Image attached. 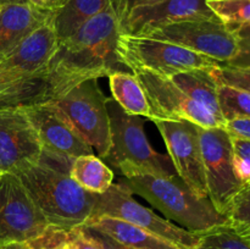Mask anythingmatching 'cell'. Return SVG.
Here are the masks:
<instances>
[{
	"label": "cell",
	"instance_id": "obj_1",
	"mask_svg": "<svg viewBox=\"0 0 250 249\" xmlns=\"http://www.w3.org/2000/svg\"><path fill=\"white\" fill-rule=\"evenodd\" d=\"M120 20L110 4L58 43L42 75L43 100L55 102L88 80L126 71L116 53Z\"/></svg>",
	"mask_w": 250,
	"mask_h": 249
},
{
	"label": "cell",
	"instance_id": "obj_2",
	"mask_svg": "<svg viewBox=\"0 0 250 249\" xmlns=\"http://www.w3.org/2000/svg\"><path fill=\"white\" fill-rule=\"evenodd\" d=\"M71 163L72 160L43 153L38 163L15 173L49 226L63 231L87 222L98 195L71 178L68 173Z\"/></svg>",
	"mask_w": 250,
	"mask_h": 249
},
{
	"label": "cell",
	"instance_id": "obj_3",
	"mask_svg": "<svg viewBox=\"0 0 250 249\" xmlns=\"http://www.w3.org/2000/svg\"><path fill=\"white\" fill-rule=\"evenodd\" d=\"M117 183L192 233L202 234L229 225V217L217 211L209 198L197 197L177 175L121 177Z\"/></svg>",
	"mask_w": 250,
	"mask_h": 249
},
{
	"label": "cell",
	"instance_id": "obj_4",
	"mask_svg": "<svg viewBox=\"0 0 250 249\" xmlns=\"http://www.w3.org/2000/svg\"><path fill=\"white\" fill-rule=\"evenodd\" d=\"M51 21L0 60V109L24 106L43 100L41 78L59 43Z\"/></svg>",
	"mask_w": 250,
	"mask_h": 249
},
{
	"label": "cell",
	"instance_id": "obj_5",
	"mask_svg": "<svg viewBox=\"0 0 250 249\" xmlns=\"http://www.w3.org/2000/svg\"><path fill=\"white\" fill-rule=\"evenodd\" d=\"M111 127V149L104 160L120 171L122 177L153 175L172 176L167 158L149 143L143 117L129 115L112 98L107 100Z\"/></svg>",
	"mask_w": 250,
	"mask_h": 249
},
{
	"label": "cell",
	"instance_id": "obj_6",
	"mask_svg": "<svg viewBox=\"0 0 250 249\" xmlns=\"http://www.w3.org/2000/svg\"><path fill=\"white\" fill-rule=\"evenodd\" d=\"M116 53L131 72L149 71L168 78L195 68L212 70L219 65L217 61L178 44L148 36L120 34Z\"/></svg>",
	"mask_w": 250,
	"mask_h": 249
},
{
	"label": "cell",
	"instance_id": "obj_7",
	"mask_svg": "<svg viewBox=\"0 0 250 249\" xmlns=\"http://www.w3.org/2000/svg\"><path fill=\"white\" fill-rule=\"evenodd\" d=\"M102 215L116 217L146 229L176 244L181 249H194L199 242V234L192 233L170 220L159 216L154 210L137 202L133 194L120 183H112L106 192L97 195V202L90 217Z\"/></svg>",
	"mask_w": 250,
	"mask_h": 249
},
{
	"label": "cell",
	"instance_id": "obj_8",
	"mask_svg": "<svg viewBox=\"0 0 250 249\" xmlns=\"http://www.w3.org/2000/svg\"><path fill=\"white\" fill-rule=\"evenodd\" d=\"M208 197L217 211L226 215L231 203L244 183L237 176L233 163L231 134L225 127L198 126Z\"/></svg>",
	"mask_w": 250,
	"mask_h": 249
},
{
	"label": "cell",
	"instance_id": "obj_9",
	"mask_svg": "<svg viewBox=\"0 0 250 249\" xmlns=\"http://www.w3.org/2000/svg\"><path fill=\"white\" fill-rule=\"evenodd\" d=\"M107 100L98 80H88L55 100L85 141L105 159L111 149V127Z\"/></svg>",
	"mask_w": 250,
	"mask_h": 249
},
{
	"label": "cell",
	"instance_id": "obj_10",
	"mask_svg": "<svg viewBox=\"0 0 250 249\" xmlns=\"http://www.w3.org/2000/svg\"><path fill=\"white\" fill-rule=\"evenodd\" d=\"M49 224L32 202L15 173L0 176V246L31 243L49 229Z\"/></svg>",
	"mask_w": 250,
	"mask_h": 249
},
{
	"label": "cell",
	"instance_id": "obj_11",
	"mask_svg": "<svg viewBox=\"0 0 250 249\" xmlns=\"http://www.w3.org/2000/svg\"><path fill=\"white\" fill-rule=\"evenodd\" d=\"M148 37L178 44L219 63L231 61L238 50L233 32L219 19L176 22L155 29Z\"/></svg>",
	"mask_w": 250,
	"mask_h": 249
},
{
	"label": "cell",
	"instance_id": "obj_12",
	"mask_svg": "<svg viewBox=\"0 0 250 249\" xmlns=\"http://www.w3.org/2000/svg\"><path fill=\"white\" fill-rule=\"evenodd\" d=\"M164 139L176 175L199 198L208 197L198 126L186 120H153Z\"/></svg>",
	"mask_w": 250,
	"mask_h": 249
},
{
	"label": "cell",
	"instance_id": "obj_13",
	"mask_svg": "<svg viewBox=\"0 0 250 249\" xmlns=\"http://www.w3.org/2000/svg\"><path fill=\"white\" fill-rule=\"evenodd\" d=\"M150 105L149 120H186L203 128L225 127L209 110L188 97L171 78L149 71H133Z\"/></svg>",
	"mask_w": 250,
	"mask_h": 249
},
{
	"label": "cell",
	"instance_id": "obj_14",
	"mask_svg": "<svg viewBox=\"0 0 250 249\" xmlns=\"http://www.w3.org/2000/svg\"><path fill=\"white\" fill-rule=\"evenodd\" d=\"M22 107L38 133L44 153L67 160L94 154L92 145L55 102L36 103Z\"/></svg>",
	"mask_w": 250,
	"mask_h": 249
},
{
	"label": "cell",
	"instance_id": "obj_15",
	"mask_svg": "<svg viewBox=\"0 0 250 249\" xmlns=\"http://www.w3.org/2000/svg\"><path fill=\"white\" fill-rule=\"evenodd\" d=\"M44 153L38 133L22 106L0 109V171H17L38 163Z\"/></svg>",
	"mask_w": 250,
	"mask_h": 249
},
{
	"label": "cell",
	"instance_id": "obj_16",
	"mask_svg": "<svg viewBox=\"0 0 250 249\" xmlns=\"http://www.w3.org/2000/svg\"><path fill=\"white\" fill-rule=\"evenodd\" d=\"M208 0H161L131 10L120 21L121 34L148 36L155 29L187 20L217 19Z\"/></svg>",
	"mask_w": 250,
	"mask_h": 249
},
{
	"label": "cell",
	"instance_id": "obj_17",
	"mask_svg": "<svg viewBox=\"0 0 250 249\" xmlns=\"http://www.w3.org/2000/svg\"><path fill=\"white\" fill-rule=\"evenodd\" d=\"M54 11L31 4L0 7V58L11 53L27 37L53 20Z\"/></svg>",
	"mask_w": 250,
	"mask_h": 249
},
{
	"label": "cell",
	"instance_id": "obj_18",
	"mask_svg": "<svg viewBox=\"0 0 250 249\" xmlns=\"http://www.w3.org/2000/svg\"><path fill=\"white\" fill-rule=\"evenodd\" d=\"M83 226L103 232L129 249H181L146 229L106 215L90 217Z\"/></svg>",
	"mask_w": 250,
	"mask_h": 249
},
{
	"label": "cell",
	"instance_id": "obj_19",
	"mask_svg": "<svg viewBox=\"0 0 250 249\" xmlns=\"http://www.w3.org/2000/svg\"><path fill=\"white\" fill-rule=\"evenodd\" d=\"M171 80L194 102L209 110L217 120L226 124L222 117L219 103V83L212 76L211 70L195 68L172 76Z\"/></svg>",
	"mask_w": 250,
	"mask_h": 249
},
{
	"label": "cell",
	"instance_id": "obj_20",
	"mask_svg": "<svg viewBox=\"0 0 250 249\" xmlns=\"http://www.w3.org/2000/svg\"><path fill=\"white\" fill-rule=\"evenodd\" d=\"M109 77L112 99L129 115L150 119L151 110L141 82L131 71H116Z\"/></svg>",
	"mask_w": 250,
	"mask_h": 249
},
{
	"label": "cell",
	"instance_id": "obj_21",
	"mask_svg": "<svg viewBox=\"0 0 250 249\" xmlns=\"http://www.w3.org/2000/svg\"><path fill=\"white\" fill-rule=\"evenodd\" d=\"M111 4V0H67L61 9L54 12L53 27L58 41L75 33L84 22L102 12Z\"/></svg>",
	"mask_w": 250,
	"mask_h": 249
},
{
	"label": "cell",
	"instance_id": "obj_22",
	"mask_svg": "<svg viewBox=\"0 0 250 249\" xmlns=\"http://www.w3.org/2000/svg\"><path fill=\"white\" fill-rule=\"evenodd\" d=\"M71 178L81 187L94 194H103L114 183L115 173L99 156L94 154L77 156L70 166Z\"/></svg>",
	"mask_w": 250,
	"mask_h": 249
},
{
	"label": "cell",
	"instance_id": "obj_23",
	"mask_svg": "<svg viewBox=\"0 0 250 249\" xmlns=\"http://www.w3.org/2000/svg\"><path fill=\"white\" fill-rule=\"evenodd\" d=\"M194 249H250V241L231 225H224L199 234Z\"/></svg>",
	"mask_w": 250,
	"mask_h": 249
},
{
	"label": "cell",
	"instance_id": "obj_24",
	"mask_svg": "<svg viewBox=\"0 0 250 249\" xmlns=\"http://www.w3.org/2000/svg\"><path fill=\"white\" fill-rule=\"evenodd\" d=\"M219 103L225 122L250 119V92L219 83Z\"/></svg>",
	"mask_w": 250,
	"mask_h": 249
},
{
	"label": "cell",
	"instance_id": "obj_25",
	"mask_svg": "<svg viewBox=\"0 0 250 249\" xmlns=\"http://www.w3.org/2000/svg\"><path fill=\"white\" fill-rule=\"evenodd\" d=\"M208 6L226 26L250 23V0H208Z\"/></svg>",
	"mask_w": 250,
	"mask_h": 249
},
{
	"label": "cell",
	"instance_id": "obj_26",
	"mask_svg": "<svg viewBox=\"0 0 250 249\" xmlns=\"http://www.w3.org/2000/svg\"><path fill=\"white\" fill-rule=\"evenodd\" d=\"M227 217L229 225L239 233H243L250 228V181L244 183L233 198Z\"/></svg>",
	"mask_w": 250,
	"mask_h": 249
},
{
	"label": "cell",
	"instance_id": "obj_27",
	"mask_svg": "<svg viewBox=\"0 0 250 249\" xmlns=\"http://www.w3.org/2000/svg\"><path fill=\"white\" fill-rule=\"evenodd\" d=\"M212 76L217 83L231 85L239 89L250 92V68L219 63L211 70Z\"/></svg>",
	"mask_w": 250,
	"mask_h": 249
},
{
	"label": "cell",
	"instance_id": "obj_28",
	"mask_svg": "<svg viewBox=\"0 0 250 249\" xmlns=\"http://www.w3.org/2000/svg\"><path fill=\"white\" fill-rule=\"evenodd\" d=\"M233 145V163L237 176L243 183L250 181V141L231 137Z\"/></svg>",
	"mask_w": 250,
	"mask_h": 249
},
{
	"label": "cell",
	"instance_id": "obj_29",
	"mask_svg": "<svg viewBox=\"0 0 250 249\" xmlns=\"http://www.w3.org/2000/svg\"><path fill=\"white\" fill-rule=\"evenodd\" d=\"M229 28L236 37L238 50H237L236 56L226 65L250 68V23L229 27Z\"/></svg>",
	"mask_w": 250,
	"mask_h": 249
},
{
	"label": "cell",
	"instance_id": "obj_30",
	"mask_svg": "<svg viewBox=\"0 0 250 249\" xmlns=\"http://www.w3.org/2000/svg\"><path fill=\"white\" fill-rule=\"evenodd\" d=\"M63 239L73 249H104L99 241L85 227L80 226L70 231H63Z\"/></svg>",
	"mask_w": 250,
	"mask_h": 249
},
{
	"label": "cell",
	"instance_id": "obj_31",
	"mask_svg": "<svg viewBox=\"0 0 250 249\" xmlns=\"http://www.w3.org/2000/svg\"><path fill=\"white\" fill-rule=\"evenodd\" d=\"M159 1H161V0H111V5L116 11L117 16H119V20L121 21L131 10L139 6L155 4Z\"/></svg>",
	"mask_w": 250,
	"mask_h": 249
},
{
	"label": "cell",
	"instance_id": "obj_32",
	"mask_svg": "<svg viewBox=\"0 0 250 249\" xmlns=\"http://www.w3.org/2000/svg\"><path fill=\"white\" fill-rule=\"evenodd\" d=\"M225 129L231 137L250 141V119H234L225 124Z\"/></svg>",
	"mask_w": 250,
	"mask_h": 249
},
{
	"label": "cell",
	"instance_id": "obj_33",
	"mask_svg": "<svg viewBox=\"0 0 250 249\" xmlns=\"http://www.w3.org/2000/svg\"><path fill=\"white\" fill-rule=\"evenodd\" d=\"M85 228H87L88 231H89L90 233H92L93 236H94L100 243H102V246L104 247V249H129L127 248V247L122 246L121 243L116 242L115 239H112L111 237H109L107 234L103 233V232H99L97 231V229H93V228H88V227H85Z\"/></svg>",
	"mask_w": 250,
	"mask_h": 249
},
{
	"label": "cell",
	"instance_id": "obj_34",
	"mask_svg": "<svg viewBox=\"0 0 250 249\" xmlns=\"http://www.w3.org/2000/svg\"><path fill=\"white\" fill-rule=\"evenodd\" d=\"M29 4L33 5V6L38 7V9L42 10H50V0H28Z\"/></svg>",
	"mask_w": 250,
	"mask_h": 249
},
{
	"label": "cell",
	"instance_id": "obj_35",
	"mask_svg": "<svg viewBox=\"0 0 250 249\" xmlns=\"http://www.w3.org/2000/svg\"><path fill=\"white\" fill-rule=\"evenodd\" d=\"M0 249H33L28 243H9L1 244Z\"/></svg>",
	"mask_w": 250,
	"mask_h": 249
},
{
	"label": "cell",
	"instance_id": "obj_36",
	"mask_svg": "<svg viewBox=\"0 0 250 249\" xmlns=\"http://www.w3.org/2000/svg\"><path fill=\"white\" fill-rule=\"evenodd\" d=\"M66 1L67 0H50V10L54 12L58 11L59 9H61L66 4Z\"/></svg>",
	"mask_w": 250,
	"mask_h": 249
},
{
	"label": "cell",
	"instance_id": "obj_37",
	"mask_svg": "<svg viewBox=\"0 0 250 249\" xmlns=\"http://www.w3.org/2000/svg\"><path fill=\"white\" fill-rule=\"evenodd\" d=\"M14 4H29L28 0H0V7Z\"/></svg>",
	"mask_w": 250,
	"mask_h": 249
},
{
	"label": "cell",
	"instance_id": "obj_38",
	"mask_svg": "<svg viewBox=\"0 0 250 249\" xmlns=\"http://www.w3.org/2000/svg\"><path fill=\"white\" fill-rule=\"evenodd\" d=\"M243 236H246V237H250V228L248 229V231H246V232H243Z\"/></svg>",
	"mask_w": 250,
	"mask_h": 249
},
{
	"label": "cell",
	"instance_id": "obj_39",
	"mask_svg": "<svg viewBox=\"0 0 250 249\" xmlns=\"http://www.w3.org/2000/svg\"><path fill=\"white\" fill-rule=\"evenodd\" d=\"M2 175V172H1V171H0V176H1Z\"/></svg>",
	"mask_w": 250,
	"mask_h": 249
},
{
	"label": "cell",
	"instance_id": "obj_40",
	"mask_svg": "<svg viewBox=\"0 0 250 249\" xmlns=\"http://www.w3.org/2000/svg\"><path fill=\"white\" fill-rule=\"evenodd\" d=\"M247 238H248V239H249V241H250V237H247Z\"/></svg>",
	"mask_w": 250,
	"mask_h": 249
},
{
	"label": "cell",
	"instance_id": "obj_41",
	"mask_svg": "<svg viewBox=\"0 0 250 249\" xmlns=\"http://www.w3.org/2000/svg\"><path fill=\"white\" fill-rule=\"evenodd\" d=\"M1 59H2V58H0V60H1Z\"/></svg>",
	"mask_w": 250,
	"mask_h": 249
}]
</instances>
